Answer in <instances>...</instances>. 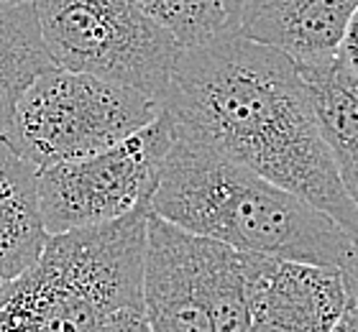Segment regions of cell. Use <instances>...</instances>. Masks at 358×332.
I'll return each instance as SVG.
<instances>
[{
	"label": "cell",
	"mask_w": 358,
	"mask_h": 332,
	"mask_svg": "<svg viewBox=\"0 0 358 332\" xmlns=\"http://www.w3.org/2000/svg\"><path fill=\"white\" fill-rule=\"evenodd\" d=\"M338 271H341V276H343L351 302L358 307V238H356V243H353V248L348 251V256H345V261L341 264Z\"/></svg>",
	"instance_id": "2e32d148"
},
{
	"label": "cell",
	"mask_w": 358,
	"mask_h": 332,
	"mask_svg": "<svg viewBox=\"0 0 358 332\" xmlns=\"http://www.w3.org/2000/svg\"><path fill=\"white\" fill-rule=\"evenodd\" d=\"M34 8L57 66L164 103L182 46L136 0H34Z\"/></svg>",
	"instance_id": "8992f818"
},
{
	"label": "cell",
	"mask_w": 358,
	"mask_h": 332,
	"mask_svg": "<svg viewBox=\"0 0 358 332\" xmlns=\"http://www.w3.org/2000/svg\"><path fill=\"white\" fill-rule=\"evenodd\" d=\"M348 304L338 268L271 259L246 332H330Z\"/></svg>",
	"instance_id": "ba28073f"
},
{
	"label": "cell",
	"mask_w": 358,
	"mask_h": 332,
	"mask_svg": "<svg viewBox=\"0 0 358 332\" xmlns=\"http://www.w3.org/2000/svg\"><path fill=\"white\" fill-rule=\"evenodd\" d=\"M220 3H223L225 13H228V18H231V23H233V29H236V23H238L241 10H243V3H246V0H220Z\"/></svg>",
	"instance_id": "ac0fdd59"
},
{
	"label": "cell",
	"mask_w": 358,
	"mask_h": 332,
	"mask_svg": "<svg viewBox=\"0 0 358 332\" xmlns=\"http://www.w3.org/2000/svg\"><path fill=\"white\" fill-rule=\"evenodd\" d=\"M100 332H151V327L143 310L126 307V310L113 312L110 317L105 319V325Z\"/></svg>",
	"instance_id": "5bb4252c"
},
{
	"label": "cell",
	"mask_w": 358,
	"mask_h": 332,
	"mask_svg": "<svg viewBox=\"0 0 358 332\" xmlns=\"http://www.w3.org/2000/svg\"><path fill=\"white\" fill-rule=\"evenodd\" d=\"M164 110L189 138L289 189L358 236V205L322 143L297 62L238 31L182 49Z\"/></svg>",
	"instance_id": "6da1fadb"
},
{
	"label": "cell",
	"mask_w": 358,
	"mask_h": 332,
	"mask_svg": "<svg viewBox=\"0 0 358 332\" xmlns=\"http://www.w3.org/2000/svg\"><path fill=\"white\" fill-rule=\"evenodd\" d=\"M151 212L238 251L341 268L353 233L256 171L177 136L166 151Z\"/></svg>",
	"instance_id": "7a4b0ae2"
},
{
	"label": "cell",
	"mask_w": 358,
	"mask_h": 332,
	"mask_svg": "<svg viewBox=\"0 0 358 332\" xmlns=\"http://www.w3.org/2000/svg\"><path fill=\"white\" fill-rule=\"evenodd\" d=\"M320 138L338 179L358 205V74L336 57L297 62Z\"/></svg>",
	"instance_id": "30bf717a"
},
{
	"label": "cell",
	"mask_w": 358,
	"mask_h": 332,
	"mask_svg": "<svg viewBox=\"0 0 358 332\" xmlns=\"http://www.w3.org/2000/svg\"><path fill=\"white\" fill-rule=\"evenodd\" d=\"M174 138V123L162 108L149 126L115 146L38 169V207L46 233L105 225L149 202Z\"/></svg>",
	"instance_id": "52a82bcc"
},
{
	"label": "cell",
	"mask_w": 358,
	"mask_h": 332,
	"mask_svg": "<svg viewBox=\"0 0 358 332\" xmlns=\"http://www.w3.org/2000/svg\"><path fill=\"white\" fill-rule=\"evenodd\" d=\"M356 6L358 0H246L233 31L294 62H320L338 54Z\"/></svg>",
	"instance_id": "9c48e42d"
},
{
	"label": "cell",
	"mask_w": 358,
	"mask_h": 332,
	"mask_svg": "<svg viewBox=\"0 0 358 332\" xmlns=\"http://www.w3.org/2000/svg\"><path fill=\"white\" fill-rule=\"evenodd\" d=\"M15 3H34V0H0V6H15Z\"/></svg>",
	"instance_id": "d6986e66"
},
{
	"label": "cell",
	"mask_w": 358,
	"mask_h": 332,
	"mask_svg": "<svg viewBox=\"0 0 358 332\" xmlns=\"http://www.w3.org/2000/svg\"><path fill=\"white\" fill-rule=\"evenodd\" d=\"M0 287H3V281H0Z\"/></svg>",
	"instance_id": "ffe728a7"
},
{
	"label": "cell",
	"mask_w": 358,
	"mask_h": 332,
	"mask_svg": "<svg viewBox=\"0 0 358 332\" xmlns=\"http://www.w3.org/2000/svg\"><path fill=\"white\" fill-rule=\"evenodd\" d=\"M149 202L95 228L46 238L38 259L0 287V332H100L113 312L143 310Z\"/></svg>",
	"instance_id": "3957f363"
},
{
	"label": "cell",
	"mask_w": 358,
	"mask_h": 332,
	"mask_svg": "<svg viewBox=\"0 0 358 332\" xmlns=\"http://www.w3.org/2000/svg\"><path fill=\"white\" fill-rule=\"evenodd\" d=\"M143 13L166 29L182 49L205 44L217 34L233 31L220 0H136Z\"/></svg>",
	"instance_id": "4fadbf2b"
},
{
	"label": "cell",
	"mask_w": 358,
	"mask_h": 332,
	"mask_svg": "<svg viewBox=\"0 0 358 332\" xmlns=\"http://www.w3.org/2000/svg\"><path fill=\"white\" fill-rule=\"evenodd\" d=\"M338 59L343 62L353 74H358V6L345 23L343 38L338 44Z\"/></svg>",
	"instance_id": "9a60e30c"
},
{
	"label": "cell",
	"mask_w": 358,
	"mask_h": 332,
	"mask_svg": "<svg viewBox=\"0 0 358 332\" xmlns=\"http://www.w3.org/2000/svg\"><path fill=\"white\" fill-rule=\"evenodd\" d=\"M162 108L141 89L52 66L23 92L3 140L38 171L115 146Z\"/></svg>",
	"instance_id": "5b68a950"
},
{
	"label": "cell",
	"mask_w": 358,
	"mask_h": 332,
	"mask_svg": "<svg viewBox=\"0 0 358 332\" xmlns=\"http://www.w3.org/2000/svg\"><path fill=\"white\" fill-rule=\"evenodd\" d=\"M330 332H358V307L356 304H348L345 312L341 315V319L336 322V327Z\"/></svg>",
	"instance_id": "e0dca14e"
},
{
	"label": "cell",
	"mask_w": 358,
	"mask_h": 332,
	"mask_svg": "<svg viewBox=\"0 0 358 332\" xmlns=\"http://www.w3.org/2000/svg\"><path fill=\"white\" fill-rule=\"evenodd\" d=\"M268 264L149 212L141 296L151 332H246Z\"/></svg>",
	"instance_id": "277c9868"
},
{
	"label": "cell",
	"mask_w": 358,
	"mask_h": 332,
	"mask_svg": "<svg viewBox=\"0 0 358 332\" xmlns=\"http://www.w3.org/2000/svg\"><path fill=\"white\" fill-rule=\"evenodd\" d=\"M52 66L34 3L0 6V138L23 92Z\"/></svg>",
	"instance_id": "7c38bea8"
},
{
	"label": "cell",
	"mask_w": 358,
	"mask_h": 332,
	"mask_svg": "<svg viewBox=\"0 0 358 332\" xmlns=\"http://www.w3.org/2000/svg\"><path fill=\"white\" fill-rule=\"evenodd\" d=\"M36 169L0 138V281L23 273L46 245Z\"/></svg>",
	"instance_id": "8fae6325"
}]
</instances>
